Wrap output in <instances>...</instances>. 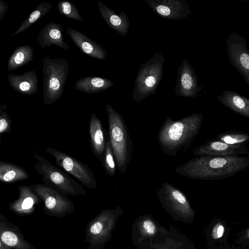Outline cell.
Masks as SVG:
<instances>
[{
	"mask_svg": "<svg viewBox=\"0 0 249 249\" xmlns=\"http://www.w3.org/2000/svg\"><path fill=\"white\" fill-rule=\"evenodd\" d=\"M249 166V156H197L177 167L179 175L204 180L228 178Z\"/></svg>",
	"mask_w": 249,
	"mask_h": 249,
	"instance_id": "6da1fadb",
	"label": "cell"
},
{
	"mask_svg": "<svg viewBox=\"0 0 249 249\" xmlns=\"http://www.w3.org/2000/svg\"><path fill=\"white\" fill-rule=\"evenodd\" d=\"M201 114L193 113L178 120L167 117L157 139L161 151L169 156L186 152L198 134L203 121Z\"/></svg>",
	"mask_w": 249,
	"mask_h": 249,
	"instance_id": "7a4b0ae2",
	"label": "cell"
},
{
	"mask_svg": "<svg viewBox=\"0 0 249 249\" xmlns=\"http://www.w3.org/2000/svg\"><path fill=\"white\" fill-rule=\"evenodd\" d=\"M108 121L109 141L117 167L124 174L131 160L132 142L123 116L110 104L106 106Z\"/></svg>",
	"mask_w": 249,
	"mask_h": 249,
	"instance_id": "3957f363",
	"label": "cell"
},
{
	"mask_svg": "<svg viewBox=\"0 0 249 249\" xmlns=\"http://www.w3.org/2000/svg\"><path fill=\"white\" fill-rule=\"evenodd\" d=\"M69 63L64 58H43V101L45 106L56 102L62 96L69 73Z\"/></svg>",
	"mask_w": 249,
	"mask_h": 249,
	"instance_id": "277c9868",
	"label": "cell"
},
{
	"mask_svg": "<svg viewBox=\"0 0 249 249\" xmlns=\"http://www.w3.org/2000/svg\"><path fill=\"white\" fill-rule=\"evenodd\" d=\"M164 61L162 54L157 52L151 59L142 63L132 91L134 101L140 103L148 96L156 94L162 79Z\"/></svg>",
	"mask_w": 249,
	"mask_h": 249,
	"instance_id": "5b68a950",
	"label": "cell"
},
{
	"mask_svg": "<svg viewBox=\"0 0 249 249\" xmlns=\"http://www.w3.org/2000/svg\"><path fill=\"white\" fill-rule=\"evenodd\" d=\"M36 162L34 165L36 172L41 176L44 184L66 195H86L83 185L74 180L64 170L60 169L37 153L34 154Z\"/></svg>",
	"mask_w": 249,
	"mask_h": 249,
	"instance_id": "8992f818",
	"label": "cell"
},
{
	"mask_svg": "<svg viewBox=\"0 0 249 249\" xmlns=\"http://www.w3.org/2000/svg\"><path fill=\"white\" fill-rule=\"evenodd\" d=\"M46 151L54 159L56 164L89 189H95L97 183L93 172L87 164L59 150L48 147Z\"/></svg>",
	"mask_w": 249,
	"mask_h": 249,
	"instance_id": "52a82bcc",
	"label": "cell"
},
{
	"mask_svg": "<svg viewBox=\"0 0 249 249\" xmlns=\"http://www.w3.org/2000/svg\"><path fill=\"white\" fill-rule=\"evenodd\" d=\"M29 186L43 201L44 210L50 215L60 217L74 211L72 201L56 189L42 183Z\"/></svg>",
	"mask_w": 249,
	"mask_h": 249,
	"instance_id": "ba28073f",
	"label": "cell"
},
{
	"mask_svg": "<svg viewBox=\"0 0 249 249\" xmlns=\"http://www.w3.org/2000/svg\"><path fill=\"white\" fill-rule=\"evenodd\" d=\"M115 223L112 210H104L89 223L86 228L85 240L89 249H99L109 237Z\"/></svg>",
	"mask_w": 249,
	"mask_h": 249,
	"instance_id": "9c48e42d",
	"label": "cell"
},
{
	"mask_svg": "<svg viewBox=\"0 0 249 249\" xmlns=\"http://www.w3.org/2000/svg\"><path fill=\"white\" fill-rule=\"evenodd\" d=\"M230 63L243 76L249 86V50L246 40L236 33L229 35L226 41Z\"/></svg>",
	"mask_w": 249,
	"mask_h": 249,
	"instance_id": "30bf717a",
	"label": "cell"
},
{
	"mask_svg": "<svg viewBox=\"0 0 249 249\" xmlns=\"http://www.w3.org/2000/svg\"><path fill=\"white\" fill-rule=\"evenodd\" d=\"M163 206L179 216H192L193 209L184 193L174 185L164 182L157 193Z\"/></svg>",
	"mask_w": 249,
	"mask_h": 249,
	"instance_id": "8fae6325",
	"label": "cell"
},
{
	"mask_svg": "<svg viewBox=\"0 0 249 249\" xmlns=\"http://www.w3.org/2000/svg\"><path fill=\"white\" fill-rule=\"evenodd\" d=\"M178 76L175 93L178 96L194 98L201 90L194 68L186 59H184L177 70Z\"/></svg>",
	"mask_w": 249,
	"mask_h": 249,
	"instance_id": "7c38bea8",
	"label": "cell"
},
{
	"mask_svg": "<svg viewBox=\"0 0 249 249\" xmlns=\"http://www.w3.org/2000/svg\"><path fill=\"white\" fill-rule=\"evenodd\" d=\"M153 11L160 17L176 20L191 14L190 3L186 0H145Z\"/></svg>",
	"mask_w": 249,
	"mask_h": 249,
	"instance_id": "4fadbf2b",
	"label": "cell"
},
{
	"mask_svg": "<svg viewBox=\"0 0 249 249\" xmlns=\"http://www.w3.org/2000/svg\"><path fill=\"white\" fill-rule=\"evenodd\" d=\"M196 156H231L249 155V149L245 145H232L215 139L209 141L193 149Z\"/></svg>",
	"mask_w": 249,
	"mask_h": 249,
	"instance_id": "5bb4252c",
	"label": "cell"
},
{
	"mask_svg": "<svg viewBox=\"0 0 249 249\" xmlns=\"http://www.w3.org/2000/svg\"><path fill=\"white\" fill-rule=\"evenodd\" d=\"M0 241L14 249H36L24 238L19 228L7 221L1 213L0 216Z\"/></svg>",
	"mask_w": 249,
	"mask_h": 249,
	"instance_id": "9a60e30c",
	"label": "cell"
},
{
	"mask_svg": "<svg viewBox=\"0 0 249 249\" xmlns=\"http://www.w3.org/2000/svg\"><path fill=\"white\" fill-rule=\"evenodd\" d=\"M66 30L73 43L83 53L99 60L106 59L107 52L101 46L74 29L67 27Z\"/></svg>",
	"mask_w": 249,
	"mask_h": 249,
	"instance_id": "2e32d148",
	"label": "cell"
},
{
	"mask_svg": "<svg viewBox=\"0 0 249 249\" xmlns=\"http://www.w3.org/2000/svg\"><path fill=\"white\" fill-rule=\"evenodd\" d=\"M63 30L61 25L54 22L45 24L37 36V41L42 49L55 45L62 49L68 50L69 45L64 41Z\"/></svg>",
	"mask_w": 249,
	"mask_h": 249,
	"instance_id": "e0dca14e",
	"label": "cell"
},
{
	"mask_svg": "<svg viewBox=\"0 0 249 249\" xmlns=\"http://www.w3.org/2000/svg\"><path fill=\"white\" fill-rule=\"evenodd\" d=\"M8 79L10 87L19 94L33 95L38 91V78L34 71H29L20 75L10 74Z\"/></svg>",
	"mask_w": 249,
	"mask_h": 249,
	"instance_id": "ac0fdd59",
	"label": "cell"
},
{
	"mask_svg": "<svg viewBox=\"0 0 249 249\" xmlns=\"http://www.w3.org/2000/svg\"><path fill=\"white\" fill-rule=\"evenodd\" d=\"M89 135L92 151L102 162L107 141L102 124L95 113L92 114L90 118Z\"/></svg>",
	"mask_w": 249,
	"mask_h": 249,
	"instance_id": "d6986e66",
	"label": "cell"
},
{
	"mask_svg": "<svg viewBox=\"0 0 249 249\" xmlns=\"http://www.w3.org/2000/svg\"><path fill=\"white\" fill-rule=\"evenodd\" d=\"M97 4L103 19L113 30L121 35L125 36L130 27L129 20L124 11L117 14L101 1L97 0Z\"/></svg>",
	"mask_w": 249,
	"mask_h": 249,
	"instance_id": "ffe728a7",
	"label": "cell"
},
{
	"mask_svg": "<svg viewBox=\"0 0 249 249\" xmlns=\"http://www.w3.org/2000/svg\"><path fill=\"white\" fill-rule=\"evenodd\" d=\"M19 197L9 205L10 208L18 214H28L34 210V205L40 203L41 199L30 187L22 185L18 187Z\"/></svg>",
	"mask_w": 249,
	"mask_h": 249,
	"instance_id": "44dd1931",
	"label": "cell"
},
{
	"mask_svg": "<svg viewBox=\"0 0 249 249\" xmlns=\"http://www.w3.org/2000/svg\"><path fill=\"white\" fill-rule=\"evenodd\" d=\"M220 103L232 111L249 118V99L238 93L225 90L217 96Z\"/></svg>",
	"mask_w": 249,
	"mask_h": 249,
	"instance_id": "7402d4cb",
	"label": "cell"
},
{
	"mask_svg": "<svg viewBox=\"0 0 249 249\" xmlns=\"http://www.w3.org/2000/svg\"><path fill=\"white\" fill-rule=\"evenodd\" d=\"M114 85L113 82L107 78L99 76H87L78 79L74 88L87 93H97L106 90Z\"/></svg>",
	"mask_w": 249,
	"mask_h": 249,
	"instance_id": "603a6c76",
	"label": "cell"
},
{
	"mask_svg": "<svg viewBox=\"0 0 249 249\" xmlns=\"http://www.w3.org/2000/svg\"><path fill=\"white\" fill-rule=\"evenodd\" d=\"M29 174L22 167L10 162H0V181L12 183L27 179Z\"/></svg>",
	"mask_w": 249,
	"mask_h": 249,
	"instance_id": "cb8c5ba5",
	"label": "cell"
},
{
	"mask_svg": "<svg viewBox=\"0 0 249 249\" xmlns=\"http://www.w3.org/2000/svg\"><path fill=\"white\" fill-rule=\"evenodd\" d=\"M33 56L34 51L32 46L24 45L18 47L8 60V71L17 70L29 64L33 60Z\"/></svg>",
	"mask_w": 249,
	"mask_h": 249,
	"instance_id": "d4e9b609",
	"label": "cell"
},
{
	"mask_svg": "<svg viewBox=\"0 0 249 249\" xmlns=\"http://www.w3.org/2000/svg\"><path fill=\"white\" fill-rule=\"evenodd\" d=\"M52 8V4L48 2H42L38 4L28 17L22 22L18 29L13 34L15 36L29 28L37 20L41 18L47 14Z\"/></svg>",
	"mask_w": 249,
	"mask_h": 249,
	"instance_id": "484cf974",
	"label": "cell"
},
{
	"mask_svg": "<svg viewBox=\"0 0 249 249\" xmlns=\"http://www.w3.org/2000/svg\"><path fill=\"white\" fill-rule=\"evenodd\" d=\"M215 139L230 144L245 145L249 142V134L243 132L228 131L219 134Z\"/></svg>",
	"mask_w": 249,
	"mask_h": 249,
	"instance_id": "4316f807",
	"label": "cell"
},
{
	"mask_svg": "<svg viewBox=\"0 0 249 249\" xmlns=\"http://www.w3.org/2000/svg\"><path fill=\"white\" fill-rule=\"evenodd\" d=\"M102 164L106 173L110 177H113L115 174L117 165L110 142L108 140L106 141Z\"/></svg>",
	"mask_w": 249,
	"mask_h": 249,
	"instance_id": "83f0119b",
	"label": "cell"
},
{
	"mask_svg": "<svg viewBox=\"0 0 249 249\" xmlns=\"http://www.w3.org/2000/svg\"><path fill=\"white\" fill-rule=\"evenodd\" d=\"M57 8L59 13L67 18L78 21L83 19L79 14L78 9L71 1L62 0L58 3Z\"/></svg>",
	"mask_w": 249,
	"mask_h": 249,
	"instance_id": "f1b7e54d",
	"label": "cell"
},
{
	"mask_svg": "<svg viewBox=\"0 0 249 249\" xmlns=\"http://www.w3.org/2000/svg\"><path fill=\"white\" fill-rule=\"evenodd\" d=\"M11 131V120L7 112L2 110L0 106V135L10 133Z\"/></svg>",
	"mask_w": 249,
	"mask_h": 249,
	"instance_id": "f546056e",
	"label": "cell"
},
{
	"mask_svg": "<svg viewBox=\"0 0 249 249\" xmlns=\"http://www.w3.org/2000/svg\"><path fill=\"white\" fill-rule=\"evenodd\" d=\"M140 229L142 233L146 236H152L157 231L156 225L152 220L149 218L144 219L141 222Z\"/></svg>",
	"mask_w": 249,
	"mask_h": 249,
	"instance_id": "4dcf8cb0",
	"label": "cell"
},
{
	"mask_svg": "<svg viewBox=\"0 0 249 249\" xmlns=\"http://www.w3.org/2000/svg\"><path fill=\"white\" fill-rule=\"evenodd\" d=\"M9 7V4L5 1L0 0V21L5 16Z\"/></svg>",
	"mask_w": 249,
	"mask_h": 249,
	"instance_id": "1f68e13d",
	"label": "cell"
},
{
	"mask_svg": "<svg viewBox=\"0 0 249 249\" xmlns=\"http://www.w3.org/2000/svg\"><path fill=\"white\" fill-rule=\"evenodd\" d=\"M224 227L222 225H219L218 227H217V238H220L222 236L224 232Z\"/></svg>",
	"mask_w": 249,
	"mask_h": 249,
	"instance_id": "d6a6232c",
	"label": "cell"
}]
</instances>
